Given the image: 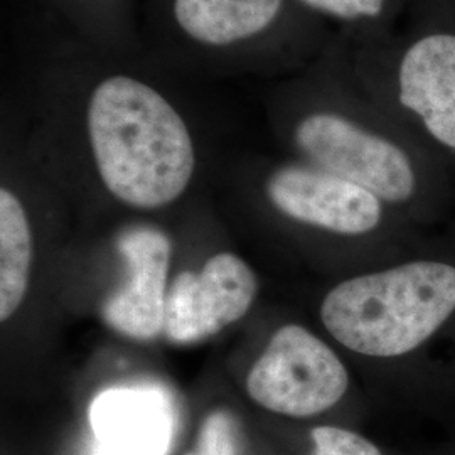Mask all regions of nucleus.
<instances>
[{
  "label": "nucleus",
  "instance_id": "1",
  "mask_svg": "<svg viewBox=\"0 0 455 455\" xmlns=\"http://www.w3.org/2000/svg\"><path fill=\"white\" fill-rule=\"evenodd\" d=\"M22 97L49 131L82 140L100 189L131 210L157 212L191 189L199 148L197 105L208 83L118 58L65 31L36 51Z\"/></svg>",
  "mask_w": 455,
  "mask_h": 455
},
{
  "label": "nucleus",
  "instance_id": "2",
  "mask_svg": "<svg viewBox=\"0 0 455 455\" xmlns=\"http://www.w3.org/2000/svg\"><path fill=\"white\" fill-rule=\"evenodd\" d=\"M317 317L411 410L455 419V216L405 257L334 282Z\"/></svg>",
  "mask_w": 455,
  "mask_h": 455
},
{
  "label": "nucleus",
  "instance_id": "3",
  "mask_svg": "<svg viewBox=\"0 0 455 455\" xmlns=\"http://www.w3.org/2000/svg\"><path fill=\"white\" fill-rule=\"evenodd\" d=\"M325 71L276 80L265 103L300 161L351 180L408 221L434 229L455 216V193L432 154L379 127Z\"/></svg>",
  "mask_w": 455,
  "mask_h": 455
},
{
  "label": "nucleus",
  "instance_id": "4",
  "mask_svg": "<svg viewBox=\"0 0 455 455\" xmlns=\"http://www.w3.org/2000/svg\"><path fill=\"white\" fill-rule=\"evenodd\" d=\"M140 34L150 60L204 83L282 80L319 51L295 0H142Z\"/></svg>",
  "mask_w": 455,
  "mask_h": 455
},
{
  "label": "nucleus",
  "instance_id": "5",
  "mask_svg": "<svg viewBox=\"0 0 455 455\" xmlns=\"http://www.w3.org/2000/svg\"><path fill=\"white\" fill-rule=\"evenodd\" d=\"M261 197L297 227L342 243H366L388 261L413 251L430 229L417 227L378 196L304 161L274 165Z\"/></svg>",
  "mask_w": 455,
  "mask_h": 455
},
{
  "label": "nucleus",
  "instance_id": "6",
  "mask_svg": "<svg viewBox=\"0 0 455 455\" xmlns=\"http://www.w3.org/2000/svg\"><path fill=\"white\" fill-rule=\"evenodd\" d=\"M353 376L339 351L300 324L278 327L246 378L260 407L292 419H312L339 407Z\"/></svg>",
  "mask_w": 455,
  "mask_h": 455
},
{
  "label": "nucleus",
  "instance_id": "7",
  "mask_svg": "<svg viewBox=\"0 0 455 455\" xmlns=\"http://www.w3.org/2000/svg\"><path fill=\"white\" fill-rule=\"evenodd\" d=\"M259 282L246 261L218 253L201 272H182L169 287L164 332L174 344L208 339L250 310Z\"/></svg>",
  "mask_w": 455,
  "mask_h": 455
},
{
  "label": "nucleus",
  "instance_id": "8",
  "mask_svg": "<svg viewBox=\"0 0 455 455\" xmlns=\"http://www.w3.org/2000/svg\"><path fill=\"white\" fill-rule=\"evenodd\" d=\"M118 251L127 263L129 278L101 307V317L116 332L148 341L164 331L171 240L152 227H132L120 233Z\"/></svg>",
  "mask_w": 455,
  "mask_h": 455
},
{
  "label": "nucleus",
  "instance_id": "9",
  "mask_svg": "<svg viewBox=\"0 0 455 455\" xmlns=\"http://www.w3.org/2000/svg\"><path fill=\"white\" fill-rule=\"evenodd\" d=\"M398 100L437 152L455 157L454 34H432L408 49L398 68Z\"/></svg>",
  "mask_w": 455,
  "mask_h": 455
},
{
  "label": "nucleus",
  "instance_id": "10",
  "mask_svg": "<svg viewBox=\"0 0 455 455\" xmlns=\"http://www.w3.org/2000/svg\"><path fill=\"white\" fill-rule=\"evenodd\" d=\"M93 455H165L172 440V408L156 388L103 391L90 408Z\"/></svg>",
  "mask_w": 455,
  "mask_h": 455
},
{
  "label": "nucleus",
  "instance_id": "11",
  "mask_svg": "<svg viewBox=\"0 0 455 455\" xmlns=\"http://www.w3.org/2000/svg\"><path fill=\"white\" fill-rule=\"evenodd\" d=\"M49 16L92 48L118 58L144 56L142 0H39Z\"/></svg>",
  "mask_w": 455,
  "mask_h": 455
},
{
  "label": "nucleus",
  "instance_id": "12",
  "mask_svg": "<svg viewBox=\"0 0 455 455\" xmlns=\"http://www.w3.org/2000/svg\"><path fill=\"white\" fill-rule=\"evenodd\" d=\"M33 260L29 214L16 191L0 189V321L11 319L24 300Z\"/></svg>",
  "mask_w": 455,
  "mask_h": 455
},
{
  "label": "nucleus",
  "instance_id": "13",
  "mask_svg": "<svg viewBox=\"0 0 455 455\" xmlns=\"http://www.w3.org/2000/svg\"><path fill=\"white\" fill-rule=\"evenodd\" d=\"M317 19H329L347 28H366L385 16L388 0H295Z\"/></svg>",
  "mask_w": 455,
  "mask_h": 455
},
{
  "label": "nucleus",
  "instance_id": "14",
  "mask_svg": "<svg viewBox=\"0 0 455 455\" xmlns=\"http://www.w3.org/2000/svg\"><path fill=\"white\" fill-rule=\"evenodd\" d=\"M309 439V455H385L374 442L339 425L312 427Z\"/></svg>",
  "mask_w": 455,
  "mask_h": 455
},
{
  "label": "nucleus",
  "instance_id": "15",
  "mask_svg": "<svg viewBox=\"0 0 455 455\" xmlns=\"http://www.w3.org/2000/svg\"><path fill=\"white\" fill-rule=\"evenodd\" d=\"M186 455H238L236 422L231 413L212 411L199 428L195 449Z\"/></svg>",
  "mask_w": 455,
  "mask_h": 455
}]
</instances>
